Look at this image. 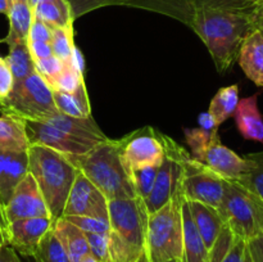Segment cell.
I'll return each mask as SVG.
<instances>
[{
	"mask_svg": "<svg viewBox=\"0 0 263 262\" xmlns=\"http://www.w3.org/2000/svg\"><path fill=\"white\" fill-rule=\"evenodd\" d=\"M84 73L74 69L68 62H66L63 71L54 77L51 81H49V86L53 89V91L62 92H73L81 82H84Z\"/></svg>",
	"mask_w": 263,
	"mask_h": 262,
	"instance_id": "cell-33",
	"label": "cell"
},
{
	"mask_svg": "<svg viewBox=\"0 0 263 262\" xmlns=\"http://www.w3.org/2000/svg\"><path fill=\"white\" fill-rule=\"evenodd\" d=\"M7 17L9 20V31L2 40L3 43L10 46L22 41H27L30 28L35 20L31 5L27 2H12V7Z\"/></svg>",
	"mask_w": 263,
	"mask_h": 262,
	"instance_id": "cell-24",
	"label": "cell"
},
{
	"mask_svg": "<svg viewBox=\"0 0 263 262\" xmlns=\"http://www.w3.org/2000/svg\"><path fill=\"white\" fill-rule=\"evenodd\" d=\"M28 174L27 152H0V203L8 204L13 192Z\"/></svg>",
	"mask_w": 263,
	"mask_h": 262,
	"instance_id": "cell-16",
	"label": "cell"
},
{
	"mask_svg": "<svg viewBox=\"0 0 263 262\" xmlns=\"http://www.w3.org/2000/svg\"><path fill=\"white\" fill-rule=\"evenodd\" d=\"M68 63L73 67L74 69H77L79 72L84 73L85 72V61H84V55H82L81 50H80L77 46H74L73 53H72L71 58H69Z\"/></svg>",
	"mask_w": 263,
	"mask_h": 262,
	"instance_id": "cell-49",
	"label": "cell"
},
{
	"mask_svg": "<svg viewBox=\"0 0 263 262\" xmlns=\"http://www.w3.org/2000/svg\"><path fill=\"white\" fill-rule=\"evenodd\" d=\"M110 231L136 248L145 247L149 213L140 197L108 200Z\"/></svg>",
	"mask_w": 263,
	"mask_h": 262,
	"instance_id": "cell-7",
	"label": "cell"
},
{
	"mask_svg": "<svg viewBox=\"0 0 263 262\" xmlns=\"http://www.w3.org/2000/svg\"><path fill=\"white\" fill-rule=\"evenodd\" d=\"M239 86L230 85V86L221 87L215 97L212 98L210 104V115L215 118L217 125L225 122L228 118L234 116L236 107L239 104Z\"/></svg>",
	"mask_w": 263,
	"mask_h": 262,
	"instance_id": "cell-28",
	"label": "cell"
},
{
	"mask_svg": "<svg viewBox=\"0 0 263 262\" xmlns=\"http://www.w3.org/2000/svg\"><path fill=\"white\" fill-rule=\"evenodd\" d=\"M12 2H27V0H12Z\"/></svg>",
	"mask_w": 263,
	"mask_h": 262,
	"instance_id": "cell-61",
	"label": "cell"
},
{
	"mask_svg": "<svg viewBox=\"0 0 263 262\" xmlns=\"http://www.w3.org/2000/svg\"><path fill=\"white\" fill-rule=\"evenodd\" d=\"M247 253H248L247 240L236 236L233 247L229 251V253L226 254L225 258L222 259V262H246Z\"/></svg>",
	"mask_w": 263,
	"mask_h": 262,
	"instance_id": "cell-45",
	"label": "cell"
},
{
	"mask_svg": "<svg viewBox=\"0 0 263 262\" xmlns=\"http://www.w3.org/2000/svg\"><path fill=\"white\" fill-rule=\"evenodd\" d=\"M198 123H199V127L203 130L208 131V133H217L218 125L215 121V118L210 115V112L200 113L199 117H198Z\"/></svg>",
	"mask_w": 263,
	"mask_h": 262,
	"instance_id": "cell-48",
	"label": "cell"
},
{
	"mask_svg": "<svg viewBox=\"0 0 263 262\" xmlns=\"http://www.w3.org/2000/svg\"><path fill=\"white\" fill-rule=\"evenodd\" d=\"M181 163L184 199L218 208L225 193L226 180L190 156L186 151L182 152Z\"/></svg>",
	"mask_w": 263,
	"mask_h": 262,
	"instance_id": "cell-6",
	"label": "cell"
},
{
	"mask_svg": "<svg viewBox=\"0 0 263 262\" xmlns=\"http://www.w3.org/2000/svg\"><path fill=\"white\" fill-rule=\"evenodd\" d=\"M0 262H21L18 253L10 246L5 244L0 249Z\"/></svg>",
	"mask_w": 263,
	"mask_h": 262,
	"instance_id": "cell-50",
	"label": "cell"
},
{
	"mask_svg": "<svg viewBox=\"0 0 263 262\" xmlns=\"http://www.w3.org/2000/svg\"><path fill=\"white\" fill-rule=\"evenodd\" d=\"M4 215L8 223L22 218L50 217L43 194L30 172L14 189L4 207Z\"/></svg>",
	"mask_w": 263,
	"mask_h": 262,
	"instance_id": "cell-13",
	"label": "cell"
},
{
	"mask_svg": "<svg viewBox=\"0 0 263 262\" xmlns=\"http://www.w3.org/2000/svg\"><path fill=\"white\" fill-rule=\"evenodd\" d=\"M246 262H252V261H251V257H249V253H247V258H246Z\"/></svg>",
	"mask_w": 263,
	"mask_h": 262,
	"instance_id": "cell-60",
	"label": "cell"
},
{
	"mask_svg": "<svg viewBox=\"0 0 263 262\" xmlns=\"http://www.w3.org/2000/svg\"><path fill=\"white\" fill-rule=\"evenodd\" d=\"M217 210L223 222L238 238L248 241L259 235L256 203L253 197L239 185L231 181L225 182V193Z\"/></svg>",
	"mask_w": 263,
	"mask_h": 262,
	"instance_id": "cell-9",
	"label": "cell"
},
{
	"mask_svg": "<svg viewBox=\"0 0 263 262\" xmlns=\"http://www.w3.org/2000/svg\"><path fill=\"white\" fill-rule=\"evenodd\" d=\"M51 217L22 218L8 223L5 229L7 244L25 257H35L44 236L51 230Z\"/></svg>",
	"mask_w": 263,
	"mask_h": 262,
	"instance_id": "cell-14",
	"label": "cell"
},
{
	"mask_svg": "<svg viewBox=\"0 0 263 262\" xmlns=\"http://www.w3.org/2000/svg\"><path fill=\"white\" fill-rule=\"evenodd\" d=\"M30 145H43L54 149L64 156H84L91 151L97 143L74 138L54 126L40 121H23Z\"/></svg>",
	"mask_w": 263,
	"mask_h": 262,
	"instance_id": "cell-12",
	"label": "cell"
},
{
	"mask_svg": "<svg viewBox=\"0 0 263 262\" xmlns=\"http://www.w3.org/2000/svg\"><path fill=\"white\" fill-rule=\"evenodd\" d=\"M0 112L22 121L44 122L58 109L54 103L53 89L35 72L22 81L14 82L9 95L0 100Z\"/></svg>",
	"mask_w": 263,
	"mask_h": 262,
	"instance_id": "cell-5",
	"label": "cell"
},
{
	"mask_svg": "<svg viewBox=\"0 0 263 262\" xmlns=\"http://www.w3.org/2000/svg\"><path fill=\"white\" fill-rule=\"evenodd\" d=\"M238 62L247 77L257 86L263 87V35L258 28H254L246 38Z\"/></svg>",
	"mask_w": 263,
	"mask_h": 262,
	"instance_id": "cell-20",
	"label": "cell"
},
{
	"mask_svg": "<svg viewBox=\"0 0 263 262\" xmlns=\"http://www.w3.org/2000/svg\"><path fill=\"white\" fill-rule=\"evenodd\" d=\"M7 244V236H5V230L0 229V249Z\"/></svg>",
	"mask_w": 263,
	"mask_h": 262,
	"instance_id": "cell-56",
	"label": "cell"
},
{
	"mask_svg": "<svg viewBox=\"0 0 263 262\" xmlns=\"http://www.w3.org/2000/svg\"><path fill=\"white\" fill-rule=\"evenodd\" d=\"M28 49L32 55L33 61H40V59L49 58V57L54 55L53 49H51L50 43H45V41H30L27 40Z\"/></svg>",
	"mask_w": 263,
	"mask_h": 262,
	"instance_id": "cell-46",
	"label": "cell"
},
{
	"mask_svg": "<svg viewBox=\"0 0 263 262\" xmlns=\"http://www.w3.org/2000/svg\"><path fill=\"white\" fill-rule=\"evenodd\" d=\"M33 259H37L39 262H72L57 236L54 235L53 228L41 240Z\"/></svg>",
	"mask_w": 263,
	"mask_h": 262,
	"instance_id": "cell-31",
	"label": "cell"
},
{
	"mask_svg": "<svg viewBox=\"0 0 263 262\" xmlns=\"http://www.w3.org/2000/svg\"><path fill=\"white\" fill-rule=\"evenodd\" d=\"M8 226V222H7V218H5V215H4V207L2 205V203H0V229H3V230H5Z\"/></svg>",
	"mask_w": 263,
	"mask_h": 262,
	"instance_id": "cell-54",
	"label": "cell"
},
{
	"mask_svg": "<svg viewBox=\"0 0 263 262\" xmlns=\"http://www.w3.org/2000/svg\"><path fill=\"white\" fill-rule=\"evenodd\" d=\"M143 249L131 246L118 235L109 231L110 262H135Z\"/></svg>",
	"mask_w": 263,
	"mask_h": 262,
	"instance_id": "cell-35",
	"label": "cell"
},
{
	"mask_svg": "<svg viewBox=\"0 0 263 262\" xmlns=\"http://www.w3.org/2000/svg\"><path fill=\"white\" fill-rule=\"evenodd\" d=\"M200 162L223 180L231 182L240 180L251 167V163L246 157L243 158L238 156L235 152L223 145L218 135L211 141Z\"/></svg>",
	"mask_w": 263,
	"mask_h": 262,
	"instance_id": "cell-15",
	"label": "cell"
},
{
	"mask_svg": "<svg viewBox=\"0 0 263 262\" xmlns=\"http://www.w3.org/2000/svg\"><path fill=\"white\" fill-rule=\"evenodd\" d=\"M162 141L166 156L158 167L153 189L144 200L149 215L166 205L177 192L182 190L181 154L185 149L164 134H162Z\"/></svg>",
	"mask_w": 263,
	"mask_h": 262,
	"instance_id": "cell-8",
	"label": "cell"
},
{
	"mask_svg": "<svg viewBox=\"0 0 263 262\" xmlns=\"http://www.w3.org/2000/svg\"><path fill=\"white\" fill-rule=\"evenodd\" d=\"M246 158L251 163V167L248 172L234 184L239 185L241 189L247 190L263 202V152L247 154Z\"/></svg>",
	"mask_w": 263,
	"mask_h": 262,
	"instance_id": "cell-30",
	"label": "cell"
},
{
	"mask_svg": "<svg viewBox=\"0 0 263 262\" xmlns=\"http://www.w3.org/2000/svg\"><path fill=\"white\" fill-rule=\"evenodd\" d=\"M33 14L50 28L73 26L71 7L67 0H43L33 8Z\"/></svg>",
	"mask_w": 263,
	"mask_h": 262,
	"instance_id": "cell-27",
	"label": "cell"
},
{
	"mask_svg": "<svg viewBox=\"0 0 263 262\" xmlns=\"http://www.w3.org/2000/svg\"><path fill=\"white\" fill-rule=\"evenodd\" d=\"M64 66H66V62L57 58L55 55H51L45 59H40V61H35V71L37 72L46 82L51 81L54 77L58 76V74L63 71Z\"/></svg>",
	"mask_w": 263,
	"mask_h": 262,
	"instance_id": "cell-42",
	"label": "cell"
},
{
	"mask_svg": "<svg viewBox=\"0 0 263 262\" xmlns=\"http://www.w3.org/2000/svg\"><path fill=\"white\" fill-rule=\"evenodd\" d=\"M14 86V77L7 59L0 57V100L5 99Z\"/></svg>",
	"mask_w": 263,
	"mask_h": 262,
	"instance_id": "cell-43",
	"label": "cell"
},
{
	"mask_svg": "<svg viewBox=\"0 0 263 262\" xmlns=\"http://www.w3.org/2000/svg\"><path fill=\"white\" fill-rule=\"evenodd\" d=\"M121 159L128 175L146 166H161L164 152L162 133L152 126H144L117 140Z\"/></svg>",
	"mask_w": 263,
	"mask_h": 262,
	"instance_id": "cell-10",
	"label": "cell"
},
{
	"mask_svg": "<svg viewBox=\"0 0 263 262\" xmlns=\"http://www.w3.org/2000/svg\"><path fill=\"white\" fill-rule=\"evenodd\" d=\"M258 9H263V5H262V7L261 8H258ZM257 10V9H256Z\"/></svg>",
	"mask_w": 263,
	"mask_h": 262,
	"instance_id": "cell-62",
	"label": "cell"
},
{
	"mask_svg": "<svg viewBox=\"0 0 263 262\" xmlns=\"http://www.w3.org/2000/svg\"><path fill=\"white\" fill-rule=\"evenodd\" d=\"M186 203L193 221H194L199 234L202 235L205 247H207V249H210L212 244L215 243L216 238L218 236L225 222H223L217 208L203 204V203L199 202Z\"/></svg>",
	"mask_w": 263,
	"mask_h": 262,
	"instance_id": "cell-23",
	"label": "cell"
},
{
	"mask_svg": "<svg viewBox=\"0 0 263 262\" xmlns=\"http://www.w3.org/2000/svg\"><path fill=\"white\" fill-rule=\"evenodd\" d=\"M195 10H256L257 0H193Z\"/></svg>",
	"mask_w": 263,
	"mask_h": 262,
	"instance_id": "cell-38",
	"label": "cell"
},
{
	"mask_svg": "<svg viewBox=\"0 0 263 262\" xmlns=\"http://www.w3.org/2000/svg\"><path fill=\"white\" fill-rule=\"evenodd\" d=\"M182 190L172 199L151 213L146 228L145 248L152 262L182 261Z\"/></svg>",
	"mask_w": 263,
	"mask_h": 262,
	"instance_id": "cell-4",
	"label": "cell"
},
{
	"mask_svg": "<svg viewBox=\"0 0 263 262\" xmlns=\"http://www.w3.org/2000/svg\"><path fill=\"white\" fill-rule=\"evenodd\" d=\"M68 158L108 200L136 197L130 175L121 159L117 140L108 139L84 156Z\"/></svg>",
	"mask_w": 263,
	"mask_h": 262,
	"instance_id": "cell-3",
	"label": "cell"
},
{
	"mask_svg": "<svg viewBox=\"0 0 263 262\" xmlns=\"http://www.w3.org/2000/svg\"><path fill=\"white\" fill-rule=\"evenodd\" d=\"M89 244L90 254L98 262H110L109 256V233L108 234H91L85 233Z\"/></svg>",
	"mask_w": 263,
	"mask_h": 262,
	"instance_id": "cell-40",
	"label": "cell"
},
{
	"mask_svg": "<svg viewBox=\"0 0 263 262\" xmlns=\"http://www.w3.org/2000/svg\"><path fill=\"white\" fill-rule=\"evenodd\" d=\"M44 122L49 123V125L54 126V127L59 128V130L64 131V133L69 134V135L74 136V138L84 139V140L92 141V143H104L107 141L108 136L100 130L98 123L91 117L86 118H79V117H72V116L64 115L62 112H57L51 117Z\"/></svg>",
	"mask_w": 263,
	"mask_h": 262,
	"instance_id": "cell-18",
	"label": "cell"
},
{
	"mask_svg": "<svg viewBox=\"0 0 263 262\" xmlns=\"http://www.w3.org/2000/svg\"><path fill=\"white\" fill-rule=\"evenodd\" d=\"M168 262H177V261H168Z\"/></svg>",
	"mask_w": 263,
	"mask_h": 262,
	"instance_id": "cell-63",
	"label": "cell"
},
{
	"mask_svg": "<svg viewBox=\"0 0 263 262\" xmlns=\"http://www.w3.org/2000/svg\"><path fill=\"white\" fill-rule=\"evenodd\" d=\"M254 23H256V28H258L263 35V9L254 10Z\"/></svg>",
	"mask_w": 263,
	"mask_h": 262,
	"instance_id": "cell-52",
	"label": "cell"
},
{
	"mask_svg": "<svg viewBox=\"0 0 263 262\" xmlns=\"http://www.w3.org/2000/svg\"><path fill=\"white\" fill-rule=\"evenodd\" d=\"M9 68L12 71L14 82H20L28 77L30 74L35 73V61L28 49L27 41L14 44L9 46V54L7 58Z\"/></svg>",
	"mask_w": 263,
	"mask_h": 262,
	"instance_id": "cell-29",
	"label": "cell"
},
{
	"mask_svg": "<svg viewBox=\"0 0 263 262\" xmlns=\"http://www.w3.org/2000/svg\"><path fill=\"white\" fill-rule=\"evenodd\" d=\"M185 140H186L187 145L192 149L193 157L198 161H202L203 156H204L205 151L210 146L211 141L218 135V133H208V131L203 130V128H185Z\"/></svg>",
	"mask_w": 263,
	"mask_h": 262,
	"instance_id": "cell-34",
	"label": "cell"
},
{
	"mask_svg": "<svg viewBox=\"0 0 263 262\" xmlns=\"http://www.w3.org/2000/svg\"><path fill=\"white\" fill-rule=\"evenodd\" d=\"M252 262H263V235H257L247 241Z\"/></svg>",
	"mask_w": 263,
	"mask_h": 262,
	"instance_id": "cell-47",
	"label": "cell"
},
{
	"mask_svg": "<svg viewBox=\"0 0 263 262\" xmlns=\"http://www.w3.org/2000/svg\"><path fill=\"white\" fill-rule=\"evenodd\" d=\"M158 167L146 166L131 172L130 177L131 181H133L134 189H135L136 197H140L143 200H145L146 198H148L152 189H153Z\"/></svg>",
	"mask_w": 263,
	"mask_h": 262,
	"instance_id": "cell-36",
	"label": "cell"
},
{
	"mask_svg": "<svg viewBox=\"0 0 263 262\" xmlns=\"http://www.w3.org/2000/svg\"><path fill=\"white\" fill-rule=\"evenodd\" d=\"M236 235L233 233V230L226 223H223L215 243L208 249L207 262H222V259L225 258L226 254L229 253V251L233 247Z\"/></svg>",
	"mask_w": 263,
	"mask_h": 262,
	"instance_id": "cell-37",
	"label": "cell"
},
{
	"mask_svg": "<svg viewBox=\"0 0 263 262\" xmlns=\"http://www.w3.org/2000/svg\"><path fill=\"white\" fill-rule=\"evenodd\" d=\"M116 5L138 8L175 18L192 27L195 8L193 0H118Z\"/></svg>",
	"mask_w": 263,
	"mask_h": 262,
	"instance_id": "cell-17",
	"label": "cell"
},
{
	"mask_svg": "<svg viewBox=\"0 0 263 262\" xmlns=\"http://www.w3.org/2000/svg\"><path fill=\"white\" fill-rule=\"evenodd\" d=\"M263 5V0H257V4H256V9L261 8Z\"/></svg>",
	"mask_w": 263,
	"mask_h": 262,
	"instance_id": "cell-59",
	"label": "cell"
},
{
	"mask_svg": "<svg viewBox=\"0 0 263 262\" xmlns=\"http://www.w3.org/2000/svg\"><path fill=\"white\" fill-rule=\"evenodd\" d=\"M50 45L57 58L68 62L76 46L73 40V26L51 28Z\"/></svg>",
	"mask_w": 263,
	"mask_h": 262,
	"instance_id": "cell-32",
	"label": "cell"
},
{
	"mask_svg": "<svg viewBox=\"0 0 263 262\" xmlns=\"http://www.w3.org/2000/svg\"><path fill=\"white\" fill-rule=\"evenodd\" d=\"M41 2H43V0H27V3L31 5V8H32V9L39 4V3H41Z\"/></svg>",
	"mask_w": 263,
	"mask_h": 262,
	"instance_id": "cell-57",
	"label": "cell"
},
{
	"mask_svg": "<svg viewBox=\"0 0 263 262\" xmlns=\"http://www.w3.org/2000/svg\"><path fill=\"white\" fill-rule=\"evenodd\" d=\"M249 194H251V193H249ZM252 197H253L254 203H256V215H257V222H258V228H259V234L263 235V202L261 199H258L257 197H254V195H252Z\"/></svg>",
	"mask_w": 263,
	"mask_h": 262,
	"instance_id": "cell-51",
	"label": "cell"
},
{
	"mask_svg": "<svg viewBox=\"0 0 263 262\" xmlns=\"http://www.w3.org/2000/svg\"><path fill=\"white\" fill-rule=\"evenodd\" d=\"M30 41H45V43H50L51 40V28L49 27L46 23L43 21L35 18L32 22V26L30 28V33H28V39Z\"/></svg>",
	"mask_w": 263,
	"mask_h": 262,
	"instance_id": "cell-44",
	"label": "cell"
},
{
	"mask_svg": "<svg viewBox=\"0 0 263 262\" xmlns=\"http://www.w3.org/2000/svg\"><path fill=\"white\" fill-rule=\"evenodd\" d=\"M35 262H39V261H37V259H35Z\"/></svg>",
	"mask_w": 263,
	"mask_h": 262,
	"instance_id": "cell-64",
	"label": "cell"
},
{
	"mask_svg": "<svg viewBox=\"0 0 263 262\" xmlns=\"http://www.w3.org/2000/svg\"><path fill=\"white\" fill-rule=\"evenodd\" d=\"M54 103L59 112L72 117L86 118L91 117V104L87 94L85 81L73 92L53 91Z\"/></svg>",
	"mask_w": 263,
	"mask_h": 262,
	"instance_id": "cell-26",
	"label": "cell"
},
{
	"mask_svg": "<svg viewBox=\"0 0 263 262\" xmlns=\"http://www.w3.org/2000/svg\"><path fill=\"white\" fill-rule=\"evenodd\" d=\"M12 7V0H0V14L7 15Z\"/></svg>",
	"mask_w": 263,
	"mask_h": 262,
	"instance_id": "cell-53",
	"label": "cell"
},
{
	"mask_svg": "<svg viewBox=\"0 0 263 262\" xmlns=\"http://www.w3.org/2000/svg\"><path fill=\"white\" fill-rule=\"evenodd\" d=\"M67 2L69 3L72 18L74 21L92 10L99 9V8L116 5L118 0H67Z\"/></svg>",
	"mask_w": 263,
	"mask_h": 262,
	"instance_id": "cell-41",
	"label": "cell"
},
{
	"mask_svg": "<svg viewBox=\"0 0 263 262\" xmlns=\"http://www.w3.org/2000/svg\"><path fill=\"white\" fill-rule=\"evenodd\" d=\"M53 233L72 262H81L90 254L85 233L67 218L61 217L54 221Z\"/></svg>",
	"mask_w": 263,
	"mask_h": 262,
	"instance_id": "cell-21",
	"label": "cell"
},
{
	"mask_svg": "<svg viewBox=\"0 0 263 262\" xmlns=\"http://www.w3.org/2000/svg\"><path fill=\"white\" fill-rule=\"evenodd\" d=\"M192 28L204 43L220 73L235 61L247 36L256 28L254 10H195Z\"/></svg>",
	"mask_w": 263,
	"mask_h": 262,
	"instance_id": "cell-1",
	"label": "cell"
},
{
	"mask_svg": "<svg viewBox=\"0 0 263 262\" xmlns=\"http://www.w3.org/2000/svg\"><path fill=\"white\" fill-rule=\"evenodd\" d=\"M27 154L28 172L43 194L50 217L57 221L63 216L64 205L79 170L68 157L48 146L30 145Z\"/></svg>",
	"mask_w": 263,
	"mask_h": 262,
	"instance_id": "cell-2",
	"label": "cell"
},
{
	"mask_svg": "<svg viewBox=\"0 0 263 262\" xmlns=\"http://www.w3.org/2000/svg\"><path fill=\"white\" fill-rule=\"evenodd\" d=\"M182 215V261L181 262H207L208 249L198 231L186 200L181 207Z\"/></svg>",
	"mask_w": 263,
	"mask_h": 262,
	"instance_id": "cell-22",
	"label": "cell"
},
{
	"mask_svg": "<svg viewBox=\"0 0 263 262\" xmlns=\"http://www.w3.org/2000/svg\"><path fill=\"white\" fill-rule=\"evenodd\" d=\"M64 218L76 225L84 233L108 234L110 231L109 220H104V218L87 217V216H67Z\"/></svg>",
	"mask_w": 263,
	"mask_h": 262,
	"instance_id": "cell-39",
	"label": "cell"
},
{
	"mask_svg": "<svg viewBox=\"0 0 263 262\" xmlns=\"http://www.w3.org/2000/svg\"><path fill=\"white\" fill-rule=\"evenodd\" d=\"M81 262H98V261H97V259L94 258V257L91 256V254H89V256H86V257H85V258L82 259Z\"/></svg>",
	"mask_w": 263,
	"mask_h": 262,
	"instance_id": "cell-58",
	"label": "cell"
},
{
	"mask_svg": "<svg viewBox=\"0 0 263 262\" xmlns=\"http://www.w3.org/2000/svg\"><path fill=\"white\" fill-rule=\"evenodd\" d=\"M87 216V217L108 218V199L105 195L82 174L77 172L71 188L63 216Z\"/></svg>",
	"mask_w": 263,
	"mask_h": 262,
	"instance_id": "cell-11",
	"label": "cell"
},
{
	"mask_svg": "<svg viewBox=\"0 0 263 262\" xmlns=\"http://www.w3.org/2000/svg\"><path fill=\"white\" fill-rule=\"evenodd\" d=\"M30 148L26 126L22 120L0 116V152H27Z\"/></svg>",
	"mask_w": 263,
	"mask_h": 262,
	"instance_id": "cell-25",
	"label": "cell"
},
{
	"mask_svg": "<svg viewBox=\"0 0 263 262\" xmlns=\"http://www.w3.org/2000/svg\"><path fill=\"white\" fill-rule=\"evenodd\" d=\"M135 262H152L151 258H149L148 251H146L145 247H144L143 251H141V253H140V256L138 257V259H136Z\"/></svg>",
	"mask_w": 263,
	"mask_h": 262,
	"instance_id": "cell-55",
	"label": "cell"
},
{
	"mask_svg": "<svg viewBox=\"0 0 263 262\" xmlns=\"http://www.w3.org/2000/svg\"><path fill=\"white\" fill-rule=\"evenodd\" d=\"M258 92L239 100L234 117L236 127L247 140L263 144V117L258 108Z\"/></svg>",
	"mask_w": 263,
	"mask_h": 262,
	"instance_id": "cell-19",
	"label": "cell"
}]
</instances>
